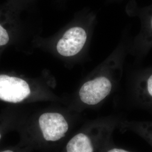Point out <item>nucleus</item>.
Here are the masks:
<instances>
[{
	"label": "nucleus",
	"instance_id": "9d476101",
	"mask_svg": "<svg viewBox=\"0 0 152 152\" xmlns=\"http://www.w3.org/2000/svg\"><path fill=\"white\" fill-rule=\"evenodd\" d=\"M16 1H18V2L20 4H26L28 1L31 0H16Z\"/></svg>",
	"mask_w": 152,
	"mask_h": 152
},
{
	"label": "nucleus",
	"instance_id": "f257e3e1",
	"mask_svg": "<svg viewBox=\"0 0 152 152\" xmlns=\"http://www.w3.org/2000/svg\"><path fill=\"white\" fill-rule=\"evenodd\" d=\"M131 103L152 114V66L134 72L128 85Z\"/></svg>",
	"mask_w": 152,
	"mask_h": 152
},
{
	"label": "nucleus",
	"instance_id": "20e7f679",
	"mask_svg": "<svg viewBox=\"0 0 152 152\" xmlns=\"http://www.w3.org/2000/svg\"><path fill=\"white\" fill-rule=\"evenodd\" d=\"M31 94L27 82L15 77L0 75V99L16 103L26 99Z\"/></svg>",
	"mask_w": 152,
	"mask_h": 152
},
{
	"label": "nucleus",
	"instance_id": "7ed1b4c3",
	"mask_svg": "<svg viewBox=\"0 0 152 152\" xmlns=\"http://www.w3.org/2000/svg\"><path fill=\"white\" fill-rule=\"evenodd\" d=\"M88 28L77 26L67 30L56 45L58 53L63 56H74L80 54L86 45Z\"/></svg>",
	"mask_w": 152,
	"mask_h": 152
},
{
	"label": "nucleus",
	"instance_id": "f8f14e48",
	"mask_svg": "<svg viewBox=\"0 0 152 152\" xmlns=\"http://www.w3.org/2000/svg\"><path fill=\"white\" fill-rule=\"evenodd\" d=\"M0 139H1V134H0Z\"/></svg>",
	"mask_w": 152,
	"mask_h": 152
},
{
	"label": "nucleus",
	"instance_id": "39448f33",
	"mask_svg": "<svg viewBox=\"0 0 152 152\" xmlns=\"http://www.w3.org/2000/svg\"><path fill=\"white\" fill-rule=\"evenodd\" d=\"M39 125L44 139L55 141L64 137L68 124L64 117L58 113H46L39 118Z\"/></svg>",
	"mask_w": 152,
	"mask_h": 152
},
{
	"label": "nucleus",
	"instance_id": "f03ea898",
	"mask_svg": "<svg viewBox=\"0 0 152 152\" xmlns=\"http://www.w3.org/2000/svg\"><path fill=\"white\" fill-rule=\"evenodd\" d=\"M128 12L130 15L137 16L141 23L139 32L129 41V54L142 60L152 49V5Z\"/></svg>",
	"mask_w": 152,
	"mask_h": 152
},
{
	"label": "nucleus",
	"instance_id": "6e6552de",
	"mask_svg": "<svg viewBox=\"0 0 152 152\" xmlns=\"http://www.w3.org/2000/svg\"><path fill=\"white\" fill-rule=\"evenodd\" d=\"M9 41V36L5 29L0 24V46H4Z\"/></svg>",
	"mask_w": 152,
	"mask_h": 152
},
{
	"label": "nucleus",
	"instance_id": "1a4fd4ad",
	"mask_svg": "<svg viewBox=\"0 0 152 152\" xmlns=\"http://www.w3.org/2000/svg\"><path fill=\"white\" fill-rule=\"evenodd\" d=\"M105 152H132L129 151L126 149L115 147V146H110L108 149L105 151Z\"/></svg>",
	"mask_w": 152,
	"mask_h": 152
},
{
	"label": "nucleus",
	"instance_id": "423d86ee",
	"mask_svg": "<svg viewBox=\"0 0 152 152\" xmlns=\"http://www.w3.org/2000/svg\"><path fill=\"white\" fill-rule=\"evenodd\" d=\"M118 128L122 132L130 131L136 134L152 147V121H136L122 119Z\"/></svg>",
	"mask_w": 152,
	"mask_h": 152
},
{
	"label": "nucleus",
	"instance_id": "9b49d317",
	"mask_svg": "<svg viewBox=\"0 0 152 152\" xmlns=\"http://www.w3.org/2000/svg\"><path fill=\"white\" fill-rule=\"evenodd\" d=\"M13 152L12 151H4V152Z\"/></svg>",
	"mask_w": 152,
	"mask_h": 152
},
{
	"label": "nucleus",
	"instance_id": "0eeeda50",
	"mask_svg": "<svg viewBox=\"0 0 152 152\" xmlns=\"http://www.w3.org/2000/svg\"><path fill=\"white\" fill-rule=\"evenodd\" d=\"M67 152H95L96 148L92 137L83 132L74 136L66 145Z\"/></svg>",
	"mask_w": 152,
	"mask_h": 152
}]
</instances>
